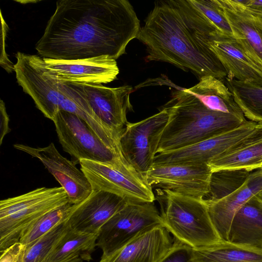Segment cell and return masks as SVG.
Wrapping results in <instances>:
<instances>
[{
    "mask_svg": "<svg viewBox=\"0 0 262 262\" xmlns=\"http://www.w3.org/2000/svg\"><path fill=\"white\" fill-rule=\"evenodd\" d=\"M140 20L127 0H60L35 49L43 58L116 60L136 38Z\"/></svg>",
    "mask_w": 262,
    "mask_h": 262,
    "instance_id": "cell-1",
    "label": "cell"
},
{
    "mask_svg": "<svg viewBox=\"0 0 262 262\" xmlns=\"http://www.w3.org/2000/svg\"><path fill=\"white\" fill-rule=\"evenodd\" d=\"M222 34L190 0H160L136 38L146 47L147 62L170 63L199 79L210 75L224 80L226 71L209 46Z\"/></svg>",
    "mask_w": 262,
    "mask_h": 262,
    "instance_id": "cell-2",
    "label": "cell"
},
{
    "mask_svg": "<svg viewBox=\"0 0 262 262\" xmlns=\"http://www.w3.org/2000/svg\"><path fill=\"white\" fill-rule=\"evenodd\" d=\"M162 107L168 119L157 154L176 150L237 128L246 122L244 114L212 110L186 89L178 88Z\"/></svg>",
    "mask_w": 262,
    "mask_h": 262,
    "instance_id": "cell-3",
    "label": "cell"
},
{
    "mask_svg": "<svg viewBox=\"0 0 262 262\" xmlns=\"http://www.w3.org/2000/svg\"><path fill=\"white\" fill-rule=\"evenodd\" d=\"M161 190L159 201L163 225L174 238L193 249L222 241L212 222L205 199Z\"/></svg>",
    "mask_w": 262,
    "mask_h": 262,
    "instance_id": "cell-4",
    "label": "cell"
},
{
    "mask_svg": "<svg viewBox=\"0 0 262 262\" xmlns=\"http://www.w3.org/2000/svg\"><path fill=\"white\" fill-rule=\"evenodd\" d=\"M69 202L63 187H39L0 202V250L18 242L23 232L40 217Z\"/></svg>",
    "mask_w": 262,
    "mask_h": 262,
    "instance_id": "cell-5",
    "label": "cell"
},
{
    "mask_svg": "<svg viewBox=\"0 0 262 262\" xmlns=\"http://www.w3.org/2000/svg\"><path fill=\"white\" fill-rule=\"evenodd\" d=\"M53 121L63 150L76 164L81 159L106 163L129 178L145 180L125 160L98 137L78 116L60 110Z\"/></svg>",
    "mask_w": 262,
    "mask_h": 262,
    "instance_id": "cell-6",
    "label": "cell"
},
{
    "mask_svg": "<svg viewBox=\"0 0 262 262\" xmlns=\"http://www.w3.org/2000/svg\"><path fill=\"white\" fill-rule=\"evenodd\" d=\"M159 225H163V222L154 202H128L102 227L97 246L102 250V256H106Z\"/></svg>",
    "mask_w": 262,
    "mask_h": 262,
    "instance_id": "cell-7",
    "label": "cell"
},
{
    "mask_svg": "<svg viewBox=\"0 0 262 262\" xmlns=\"http://www.w3.org/2000/svg\"><path fill=\"white\" fill-rule=\"evenodd\" d=\"M16 57L13 67L17 83L45 117L53 121L65 97L58 88V81L40 56L18 52Z\"/></svg>",
    "mask_w": 262,
    "mask_h": 262,
    "instance_id": "cell-8",
    "label": "cell"
},
{
    "mask_svg": "<svg viewBox=\"0 0 262 262\" xmlns=\"http://www.w3.org/2000/svg\"><path fill=\"white\" fill-rule=\"evenodd\" d=\"M168 119L167 110L162 107L159 113L144 120L135 123L127 122L121 136L123 157L144 178L154 164Z\"/></svg>",
    "mask_w": 262,
    "mask_h": 262,
    "instance_id": "cell-9",
    "label": "cell"
},
{
    "mask_svg": "<svg viewBox=\"0 0 262 262\" xmlns=\"http://www.w3.org/2000/svg\"><path fill=\"white\" fill-rule=\"evenodd\" d=\"M259 125L247 121L237 128L210 138L176 150L158 153L154 164H208L241 144L254 133Z\"/></svg>",
    "mask_w": 262,
    "mask_h": 262,
    "instance_id": "cell-10",
    "label": "cell"
},
{
    "mask_svg": "<svg viewBox=\"0 0 262 262\" xmlns=\"http://www.w3.org/2000/svg\"><path fill=\"white\" fill-rule=\"evenodd\" d=\"M212 173L207 164H154L144 178L152 188L204 199L209 194Z\"/></svg>",
    "mask_w": 262,
    "mask_h": 262,
    "instance_id": "cell-11",
    "label": "cell"
},
{
    "mask_svg": "<svg viewBox=\"0 0 262 262\" xmlns=\"http://www.w3.org/2000/svg\"><path fill=\"white\" fill-rule=\"evenodd\" d=\"M14 147L38 159L66 191L69 200L73 204L84 201L92 193L88 179L75 164L63 157L51 143L44 147H33L15 144Z\"/></svg>",
    "mask_w": 262,
    "mask_h": 262,
    "instance_id": "cell-12",
    "label": "cell"
},
{
    "mask_svg": "<svg viewBox=\"0 0 262 262\" xmlns=\"http://www.w3.org/2000/svg\"><path fill=\"white\" fill-rule=\"evenodd\" d=\"M79 163L93 191L111 192L129 202H152L155 200L152 188L145 180L129 178L102 162L81 159Z\"/></svg>",
    "mask_w": 262,
    "mask_h": 262,
    "instance_id": "cell-13",
    "label": "cell"
},
{
    "mask_svg": "<svg viewBox=\"0 0 262 262\" xmlns=\"http://www.w3.org/2000/svg\"><path fill=\"white\" fill-rule=\"evenodd\" d=\"M43 59L53 77L61 82L105 84L115 80L119 73L116 60L108 56L72 60Z\"/></svg>",
    "mask_w": 262,
    "mask_h": 262,
    "instance_id": "cell-14",
    "label": "cell"
},
{
    "mask_svg": "<svg viewBox=\"0 0 262 262\" xmlns=\"http://www.w3.org/2000/svg\"><path fill=\"white\" fill-rule=\"evenodd\" d=\"M242 50L262 67V12L237 3L217 0Z\"/></svg>",
    "mask_w": 262,
    "mask_h": 262,
    "instance_id": "cell-15",
    "label": "cell"
},
{
    "mask_svg": "<svg viewBox=\"0 0 262 262\" xmlns=\"http://www.w3.org/2000/svg\"><path fill=\"white\" fill-rule=\"evenodd\" d=\"M88 102L97 116L108 126L122 134L127 123L126 112L132 110V86L110 88L102 84H82Z\"/></svg>",
    "mask_w": 262,
    "mask_h": 262,
    "instance_id": "cell-16",
    "label": "cell"
},
{
    "mask_svg": "<svg viewBox=\"0 0 262 262\" xmlns=\"http://www.w3.org/2000/svg\"><path fill=\"white\" fill-rule=\"evenodd\" d=\"M128 202L111 192L93 191L87 199L77 205L67 222L77 232L99 233L103 225Z\"/></svg>",
    "mask_w": 262,
    "mask_h": 262,
    "instance_id": "cell-17",
    "label": "cell"
},
{
    "mask_svg": "<svg viewBox=\"0 0 262 262\" xmlns=\"http://www.w3.org/2000/svg\"><path fill=\"white\" fill-rule=\"evenodd\" d=\"M163 225L141 233L100 262H159L172 248L174 239Z\"/></svg>",
    "mask_w": 262,
    "mask_h": 262,
    "instance_id": "cell-18",
    "label": "cell"
},
{
    "mask_svg": "<svg viewBox=\"0 0 262 262\" xmlns=\"http://www.w3.org/2000/svg\"><path fill=\"white\" fill-rule=\"evenodd\" d=\"M209 46L225 69L226 78L262 87V67L242 50L233 36L221 34Z\"/></svg>",
    "mask_w": 262,
    "mask_h": 262,
    "instance_id": "cell-19",
    "label": "cell"
},
{
    "mask_svg": "<svg viewBox=\"0 0 262 262\" xmlns=\"http://www.w3.org/2000/svg\"><path fill=\"white\" fill-rule=\"evenodd\" d=\"M262 190V173L259 169L251 173L246 182L237 190L220 200L205 199L212 222L221 239L228 241L233 217L250 198Z\"/></svg>",
    "mask_w": 262,
    "mask_h": 262,
    "instance_id": "cell-20",
    "label": "cell"
},
{
    "mask_svg": "<svg viewBox=\"0 0 262 262\" xmlns=\"http://www.w3.org/2000/svg\"><path fill=\"white\" fill-rule=\"evenodd\" d=\"M228 241L262 249V199L257 194L247 201L235 214Z\"/></svg>",
    "mask_w": 262,
    "mask_h": 262,
    "instance_id": "cell-21",
    "label": "cell"
},
{
    "mask_svg": "<svg viewBox=\"0 0 262 262\" xmlns=\"http://www.w3.org/2000/svg\"><path fill=\"white\" fill-rule=\"evenodd\" d=\"M262 161V124L241 144L211 161L212 172L222 169H246L251 171Z\"/></svg>",
    "mask_w": 262,
    "mask_h": 262,
    "instance_id": "cell-22",
    "label": "cell"
},
{
    "mask_svg": "<svg viewBox=\"0 0 262 262\" xmlns=\"http://www.w3.org/2000/svg\"><path fill=\"white\" fill-rule=\"evenodd\" d=\"M191 262H262V249L222 241L192 249Z\"/></svg>",
    "mask_w": 262,
    "mask_h": 262,
    "instance_id": "cell-23",
    "label": "cell"
},
{
    "mask_svg": "<svg viewBox=\"0 0 262 262\" xmlns=\"http://www.w3.org/2000/svg\"><path fill=\"white\" fill-rule=\"evenodd\" d=\"M98 235L81 233L70 228L46 262L90 261Z\"/></svg>",
    "mask_w": 262,
    "mask_h": 262,
    "instance_id": "cell-24",
    "label": "cell"
},
{
    "mask_svg": "<svg viewBox=\"0 0 262 262\" xmlns=\"http://www.w3.org/2000/svg\"><path fill=\"white\" fill-rule=\"evenodd\" d=\"M224 82L244 116L262 124V87L226 78Z\"/></svg>",
    "mask_w": 262,
    "mask_h": 262,
    "instance_id": "cell-25",
    "label": "cell"
},
{
    "mask_svg": "<svg viewBox=\"0 0 262 262\" xmlns=\"http://www.w3.org/2000/svg\"><path fill=\"white\" fill-rule=\"evenodd\" d=\"M77 204L69 202L46 213L23 232L19 242L26 247L30 246L53 228L66 222Z\"/></svg>",
    "mask_w": 262,
    "mask_h": 262,
    "instance_id": "cell-26",
    "label": "cell"
},
{
    "mask_svg": "<svg viewBox=\"0 0 262 262\" xmlns=\"http://www.w3.org/2000/svg\"><path fill=\"white\" fill-rule=\"evenodd\" d=\"M251 171L246 169H222L212 172L210 182V201L220 200L233 193L246 182Z\"/></svg>",
    "mask_w": 262,
    "mask_h": 262,
    "instance_id": "cell-27",
    "label": "cell"
},
{
    "mask_svg": "<svg viewBox=\"0 0 262 262\" xmlns=\"http://www.w3.org/2000/svg\"><path fill=\"white\" fill-rule=\"evenodd\" d=\"M69 229L66 221L26 247L23 262H46Z\"/></svg>",
    "mask_w": 262,
    "mask_h": 262,
    "instance_id": "cell-28",
    "label": "cell"
},
{
    "mask_svg": "<svg viewBox=\"0 0 262 262\" xmlns=\"http://www.w3.org/2000/svg\"><path fill=\"white\" fill-rule=\"evenodd\" d=\"M223 34L233 36L224 12L217 0H190Z\"/></svg>",
    "mask_w": 262,
    "mask_h": 262,
    "instance_id": "cell-29",
    "label": "cell"
},
{
    "mask_svg": "<svg viewBox=\"0 0 262 262\" xmlns=\"http://www.w3.org/2000/svg\"><path fill=\"white\" fill-rule=\"evenodd\" d=\"M174 239L172 248L159 262H191L193 248Z\"/></svg>",
    "mask_w": 262,
    "mask_h": 262,
    "instance_id": "cell-30",
    "label": "cell"
},
{
    "mask_svg": "<svg viewBox=\"0 0 262 262\" xmlns=\"http://www.w3.org/2000/svg\"><path fill=\"white\" fill-rule=\"evenodd\" d=\"M26 247L19 242L1 252L0 262H23Z\"/></svg>",
    "mask_w": 262,
    "mask_h": 262,
    "instance_id": "cell-31",
    "label": "cell"
},
{
    "mask_svg": "<svg viewBox=\"0 0 262 262\" xmlns=\"http://www.w3.org/2000/svg\"><path fill=\"white\" fill-rule=\"evenodd\" d=\"M0 144L1 145L5 136L11 131L9 126V116L6 112L5 103L2 100L0 102Z\"/></svg>",
    "mask_w": 262,
    "mask_h": 262,
    "instance_id": "cell-32",
    "label": "cell"
},
{
    "mask_svg": "<svg viewBox=\"0 0 262 262\" xmlns=\"http://www.w3.org/2000/svg\"><path fill=\"white\" fill-rule=\"evenodd\" d=\"M246 7L262 12V0H249Z\"/></svg>",
    "mask_w": 262,
    "mask_h": 262,
    "instance_id": "cell-33",
    "label": "cell"
},
{
    "mask_svg": "<svg viewBox=\"0 0 262 262\" xmlns=\"http://www.w3.org/2000/svg\"><path fill=\"white\" fill-rule=\"evenodd\" d=\"M259 169L262 173V161L255 168V169Z\"/></svg>",
    "mask_w": 262,
    "mask_h": 262,
    "instance_id": "cell-34",
    "label": "cell"
},
{
    "mask_svg": "<svg viewBox=\"0 0 262 262\" xmlns=\"http://www.w3.org/2000/svg\"><path fill=\"white\" fill-rule=\"evenodd\" d=\"M257 195L261 198L262 199V190H261L258 194Z\"/></svg>",
    "mask_w": 262,
    "mask_h": 262,
    "instance_id": "cell-35",
    "label": "cell"
}]
</instances>
